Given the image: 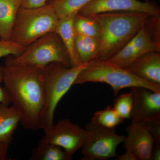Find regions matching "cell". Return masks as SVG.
<instances>
[{"label": "cell", "mask_w": 160, "mask_h": 160, "mask_svg": "<svg viewBox=\"0 0 160 160\" xmlns=\"http://www.w3.org/2000/svg\"><path fill=\"white\" fill-rule=\"evenodd\" d=\"M145 122L154 143H160V118L149 120Z\"/></svg>", "instance_id": "cell-24"}, {"label": "cell", "mask_w": 160, "mask_h": 160, "mask_svg": "<svg viewBox=\"0 0 160 160\" xmlns=\"http://www.w3.org/2000/svg\"><path fill=\"white\" fill-rule=\"evenodd\" d=\"M126 130L125 150L130 152L137 160H152L154 141L145 122H132Z\"/></svg>", "instance_id": "cell-12"}, {"label": "cell", "mask_w": 160, "mask_h": 160, "mask_svg": "<svg viewBox=\"0 0 160 160\" xmlns=\"http://www.w3.org/2000/svg\"><path fill=\"white\" fill-rule=\"evenodd\" d=\"M89 133L68 119H62L45 133L43 139L62 147L70 156L82 148L86 143Z\"/></svg>", "instance_id": "cell-9"}, {"label": "cell", "mask_w": 160, "mask_h": 160, "mask_svg": "<svg viewBox=\"0 0 160 160\" xmlns=\"http://www.w3.org/2000/svg\"><path fill=\"white\" fill-rule=\"evenodd\" d=\"M111 106H108L105 109L94 112L91 119L92 122L107 128H115L124 122Z\"/></svg>", "instance_id": "cell-21"}, {"label": "cell", "mask_w": 160, "mask_h": 160, "mask_svg": "<svg viewBox=\"0 0 160 160\" xmlns=\"http://www.w3.org/2000/svg\"><path fill=\"white\" fill-rule=\"evenodd\" d=\"M131 89L133 97L132 122H146L160 118V92L143 87Z\"/></svg>", "instance_id": "cell-11"}, {"label": "cell", "mask_w": 160, "mask_h": 160, "mask_svg": "<svg viewBox=\"0 0 160 160\" xmlns=\"http://www.w3.org/2000/svg\"><path fill=\"white\" fill-rule=\"evenodd\" d=\"M123 68L143 80L160 85V52L145 53Z\"/></svg>", "instance_id": "cell-13"}, {"label": "cell", "mask_w": 160, "mask_h": 160, "mask_svg": "<svg viewBox=\"0 0 160 160\" xmlns=\"http://www.w3.org/2000/svg\"><path fill=\"white\" fill-rule=\"evenodd\" d=\"M154 144L153 149H152V160H160V143Z\"/></svg>", "instance_id": "cell-28"}, {"label": "cell", "mask_w": 160, "mask_h": 160, "mask_svg": "<svg viewBox=\"0 0 160 160\" xmlns=\"http://www.w3.org/2000/svg\"><path fill=\"white\" fill-rule=\"evenodd\" d=\"M117 160H137L133 155L130 152L126 151L123 154L118 156L117 159Z\"/></svg>", "instance_id": "cell-29"}, {"label": "cell", "mask_w": 160, "mask_h": 160, "mask_svg": "<svg viewBox=\"0 0 160 160\" xmlns=\"http://www.w3.org/2000/svg\"><path fill=\"white\" fill-rule=\"evenodd\" d=\"M133 102V94L131 91L121 94L117 98L114 100L112 108L123 119H131Z\"/></svg>", "instance_id": "cell-22"}, {"label": "cell", "mask_w": 160, "mask_h": 160, "mask_svg": "<svg viewBox=\"0 0 160 160\" xmlns=\"http://www.w3.org/2000/svg\"><path fill=\"white\" fill-rule=\"evenodd\" d=\"M150 52H160V17L151 15L129 42L107 61L124 68Z\"/></svg>", "instance_id": "cell-7"}, {"label": "cell", "mask_w": 160, "mask_h": 160, "mask_svg": "<svg viewBox=\"0 0 160 160\" xmlns=\"http://www.w3.org/2000/svg\"><path fill=\"white\" fill-rule=\"evenodd\" d=\"M149 15L145 12L122 11L92 16L101 31L99 51L94 60L107 61L117 53L137 34Z\"/></svg>", "instance_id": "cell-2"}, {"label": "cell", "mask_w": 160, "mask_h": 160, "mask_svg": "<svg viewBox=\"0 0 160 160\" xmlns=\"http://www.w3.org/2000/svg\"><path fill=\"white\" fill-rule=\"evenodd\" d=\"M48 0H21V7L35 8L46 6Z\"/></svg>", "instance_id": "cell-26"}, {"label": "cell", "mask_w": 160, "mask_h": 160, "mask_svg": "<svg viewBox=\"0 0 160 160\" xmlns=\"http://www.w3.org/2000/svg\"><path fill=\"white\" fill-rule=\"evenodd\" d=\"M9 146V144L0 143V160L7 159Z\"/></svg>", "instance_id": "cell-27"}, {"label": "cell", "mask_w": 160, "mask_h": 160, "mask_svg": "<svg viewBox=\"0 0 160 160\" xmlns=\"http://www.w3.org/2000/svg\"><path fill=\"white\" fill-rule=\"evenodd\" d=\"M26 48L12 40L0 38V58L10 55L17 56L21 54Z\"/></svg>", "instance_id": "cell-23"}, {"label": "cell", "mask_w": 160, "mask_h": 160, "mask_svg": "<svg viewBox=\"0 0 160 160\" xmlns=\"http://www.w3.org/2000/svg\"><path fill=\"white\" fill-rule=\"evenodd\" d=\"M92 0H48L47 3L54 8L59 18L75 16L79 11Z\"/></svg>", "instance_id": "cell-19"}, {"label": "cell", "mask_w": 160, "mask_h": 160, "mask_svg": "<svg viewBox=\"0 0 160 160\" xmlns=\"http://www.w3.org/2000/svg\"><path fill=\"white\" fill-rule=\"evenodd\" d=\"M44 68L24 65L4 66V88L12 106L19 113L20 123L26 130L40 129L44 104Z\"/></svg>", "instance_id": "cell-1"}, {"label": "cell", "mask_w": 160, "mask_h": 160, "mask_svg": "<svg viewBox=\"0 0 160 160\" xmlns=\"http://www.w3.org/2000/svg\"><path fill=\"white\" fill-rule=\"evenodd\" d=\"M52 62L61 63L71 67L67 50L56 32L40 38L27 46L18 56L6 57L5 66L24 65L44 67Z\"/></svg>", "instance_id": "cell-6"}, {"label": "cell", "mask_w": 160, "mask_h": 160, "mask_svg": "<svg viewBox=\"0 0 160 160\" xmlns=\"http://www.w3.org/2000/svg\"><path fill=\"white\" fill-rule=\"evenodd\" d=\"M73 26L76 34L101 39L99 26L92 17L78 13L74 18Z\"/></svg>", "instance_id": "cell-20"}, {"label": "cell", "mask_w": 160, "mask_h": 160, "mask_svg": "<svg viewBox=\"0 0 160 160\" xmlns=\"http://www.w3.org/2000/svg\"><path fill=\"white\" fill-rule=\"evenodd\" d=\"M133 11L160 17L159 7L149 2L138 0H92L80 9L78 14L92 17L104 12Z\"/></svg>", "instance_id": "cell-10"}, {"label": "cell", "mask_w": 160, "mask_h": 160, "mask_svg": "<svg viewBox=\"0 0 160 160\" xmlns=\"http://www.w3.org/2000/svg\"><path fill=\"white\" fill-rule=\"evenodd\" d=\"M89 63L68 67L62 63L52 62L44 67V104L40 119V129L44 133L51 130L54 125L55 111L60 100L74 85L78 75Z\"/></svg>", "instance_id": "cell-3"}, {"label": "cell", "mask_w": 160, "mask_h": 160, "mask_svg": "<svg viewBox=\"0 0 160 160\" xmlns=\"http://www.w3.org/2000/svg\"><path fill=\"white\" fill-rule=\"evenodd\" d=\"M69 155L62 147L47 142L43 138L32 150L30 160H71Z\"/></svg>", "instance_id": "cell-18"}, {"label": "cell", "mask_w": 160, "mask_h": 160, "mask_svg": "<svg viewBox=\"0 0 160 160\" xmlns=\"http://www.w3.org/2000/svg\"><path fill=\"white\" fill-rule=\"evenodd\" d=\"M75 16L59 18L55 31L60 37L67 50L70 59L71 67L80 66L76 56L74 49L76 33L73 26V20Z\"/></svg>", "instance_id": "cell-15"}, {"label": "cell", "mask_w": 160, "mask_h": 160, "mask_svg": "<svg viewBox=\"0 0 160 160\" xmlns=\"http://www.w3.org/2000/svg\"><path fill=\"white\" fill-rule=\"evenodd\" d=\"M100 45L99 39L76 34L74 49L79 65L88 64L95 59L99 51Z\"/></svg>", "instance_id": "cell-16"}, {"label": "cell", "mask_w": 160, "mask_h": 160, "mask_svg": "<svg viewBox=\"0 0 160 160\" xmlns=\"http://www.w3.org/2000/svg\"><path fill=\"white\" fill-rule=\"evenodd\" d=\"M88 82L106 83L111 87L114 96L122 89L138 87L160 92V85L143 80L107 61L94 60L89 62L78 75L74 85Z\"/></svg>", "instance_id": "cell-4"}, {"label": "cell", "mask_w": 160, "mask_h": 160, "mask_svg": "<svg viewBox=\"0 0 160 160\" xmlns=\"http://www.w3.org/2000/svg\"><path fill=\"white\" fill-rule=\"evenodd\" d=\"M86 129L88 138L82 147L83 160H106L116 156L118 146L126 137L118 134L115 128H107L90 122Z\"/></svg>", "instance_id": "cell-8"}, {"label": "cell", "mask_w": 160, "mask_h": 160, "mask_svg": "<svg viewBox=\"0 0 160 160\" xmlns=\"http://www.w3.org/2000/svg\"><path fill=\"white\" fill-rule=\"evenodd\" d=\"M20 121L19 113L14 106L0 103V143H11Z\"/></svg>", "instance_id": "cell-14"}, {"label": "cell", "mask_w": 160, "mask_h": 160, "mask_svg": "<svg viewBox=\"0 0 160 160\" xmlns=\"http://www.w3.org/2000/svg\"><path fill=\"white\" fill-rule=\"evenodd\" d=\"M59 18L48 4L35 8L20 7L15 20L10 40L27 47L49 32H55Z\"/></svg>", "instance_id": "cell-5"}, {"label": "cell", "mask_w": 160, "mask_h": 160, "mask_svg": "<svg viewBox=\"0 0 160 160\" xmlns=\"http://www.w3.org/2000/svg\"><path fill=\"white\" fill-rule=\"evenodd\" d=\"M4 66L0 65V103L6 106H9L11 103L9 95L6 89L2 87L1 85L3 82L4 77Z\"/></svg>", "instance_id": "cell-25"}, {"label": "cell", "mask_w": 160, "mask_h": 160, "mask_svg": "<svg viewBox=\"0 0 160 160\" xmlns=\"http://www.w3.org/2000/svg\"><path fill=\"white\" fill-rule=\"evenodd\" d=\"M21 0H0V38L10 39Z\"/></svg>", "instance_id": "cell-17"}]
</instances>
